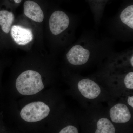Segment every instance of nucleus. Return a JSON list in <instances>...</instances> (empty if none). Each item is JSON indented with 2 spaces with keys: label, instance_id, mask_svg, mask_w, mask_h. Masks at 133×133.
Returning <instances> with one entry per match:
<instances>
[{
  "label": "nucleus",
  "instance_id": "10",
  "mask_svg": "<svg viewBox=\"0 0 133 133\" xmlns=\"http://www.w3.org/2000/svg\"><path fill=\"white\" fill-rule=\"evenodd\" d=\"M122 23L132 29H133V6H128L122 12L120 15Z\"/></svg>",
  "mask_w": 133,
  "mask_h": 133
},
{
  "label": "nucleus",
  "instance_id": "3",
  "mask_svg": "<svg viewBox=\"0 0 133 133\" xmlns=\"http://www.w3.org/2000/svg\"><path fill=\"white\" fill-rule=\"evenodd\" d=\"M70 24V19L65 12L60 10L55 11L50 16L49 21L51 33L57 35L65 30Z\"/></svg>",
  "mask_w": 133,
  "mask_h": 133
},
{
  "label": "nucleus",
  "instance_id": "1",
  "mask_svg": "<svg viewBox=\"0 0 133 133\" xmlns=\"http://www.w3.org/2000/svg\"><path fill=\"white\" fill-rule=\"evenodd\" d=\"M16 87L22 95H32L43 90L44 85L39 72L28 70L23 72L17 78Z\"/></svg>",
  "mask_w": 133,
  "mask_h": 133
},
{
  "label": "nucleus",
  "instance_id": "9",
  "mask_svg": "<svg viewBox=\"0 0 133 133\" xmlns=\"http://www.w3.org/2000/svg\"><path fill=\"white\" fill-rule=\"evenodd\" d=\"M14 19V15L12 12L5 10H0V26L3 33H9Z\"/></svg>",
  "mask_w": 133,
  "mask_h": 133
},
{
  "label": "nucleus",
  "instance_id": "12",
  "mask_svg": "<svg viewBox=\"0 0 133 133\" xmlns=\"http://www.w3.org/2000/svg\"><path fill=\"white\" fill-rule=\"evenodd\" d=\"M128 103L131 107H133V96L129 97L128 98Z\"/></svg>",
  "mask_w": 133,
  "mask_h": 133
},
{
  "label": "nucleus",
  "instance_id": "6",
  "mask_svg": "<svg viewBox=\"0 0 133 133\" xmlns=\"http://www.w3.org/2000/svg\"><path fill=\"white\" fill-rule=\"evenodd\" d=\"M78 87L81 94L88 99L96 98L99 96L101 92L99 86L91 79L80 80L78 84Z\"/></svg>",
  "mask_w": 133,
  "mask_h": 133
},
{
  "label": "nucleus",
  "instance_id": "8",
  "mask_svg": "<svg viewBox=\"0 0 133 133\" xmlns=\"http://www.w3.org/2000/svg\"><path fill=\"white\" fill-rule=\"evenodd\" d=\"M24 15L34 21L41 23L43 22L44 15L42 9L36 2L28 0L23 5Z\"/></svg>",
  "mask_w": 133,
  "mask_h": 133
},
{
  "label": "nucleus",
  "instance_id": "5",
  "mask_svg": "<svg viewBox=\"0 0 133 133\" xmlns=\"http://www.w3.org/2000/svg\"><path fill=\"white\" fill-rule=\"evenodd\" d=\"M109 115L112 122L116 124L128 123L132 117L128 108L123 104H116L112 107L109 111Z\"/></svg>",
  "mask_w": 133,
  "mask_h": 133
},
{
  "label": "nucleus",
  "instance_id": "2",
  "mask_svg": "<svg viewBox=\"0 0 133 133\" xmlns=\"http://www.w3.org/2000/svg\"><path fill=\"white\" fill-rule=\"evenodd\" d=\"M50 108L44 102L36 101L26 105L20 112L21 117L24 121L35 122L41 121L49 115Z\"/></svg>",
  "mask_w": 133,
  "mask_h": 133
},
{
  "label": "nucleus",
  "instance_id": "11",
  "mask_svg": "<svg viewBox=\"0 0 133 133\" xmlns=\"http://www.w3.org/2000/svg\"><path fill=\"white\" fill-rule=\"evenodd\" d=\"M124 83L126 88L128 89H133V72H130L126 75L124 78Z\"/></svg>",
  "mask_w": 133,
  "mask_h": 133
},
{
  "label": "nucleus",
  "instance_id": "4",
  "mask_svg": "<svg viewBox=\"0 0 133 133\" xmlns=\"http://www.w3.org/2000/svg\"><path fill=\"white\" fill-rule=\"evenodd\" d=\"M89 50L79 45H74L66 55L67 60L73 65H82L87 63L90 57Z\"/></svg>",
  "mask_w": 133,
  "mask_h": 133
},
{
  "label": "nucleus",
  "instance_id": "7",
  "mask_svg": "<svg viewBox=\"0 0 133 133\" xmlns=\"http://www.w3.org/2000/svg\"><path fill=\"white\" fill-rule=\"evenodd\" d=\"M10 30L12 38L18 45H26L33 40V33L30 29L15 25Z\"/></svg>",
  "mask_w": 133,
  "mask_h": 133
},
{
  "label": "nucleus",
  "instance_id": "14",
  "mask_svg": "<svg viewBox=\"0 0 133 133\" xmlns=\"http://www.w3.org/2000/svg\"><path fill=\"white\" fill-rule=\"evenodd\" d=\"M14 2L17 4H19L21 2L22 0H14Z\"/></svg>",
  "mask_w": 133,
  "mask_h": 133
},
{
  "label": "nucleus",
  "instance_id": "13",
  "mask_svg": "<svg viewBox=\"0 0 133 133\" xmlns=\"http://www.w3.org/2000/svg\"><path fill=\"white\" fill-rule=\"evenodd\" d=\"M133 56L131 57V58H130V63H131V65L132 66H133Z\"/></svg>",
  "mask_w": 133,
  "mask_h": 133
}]
</instances>
